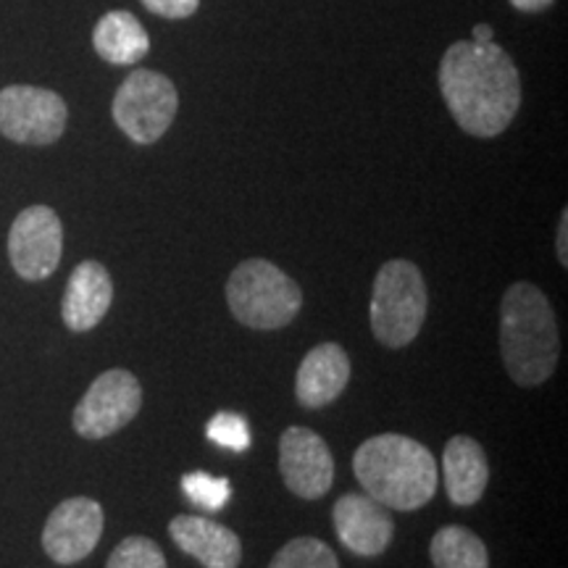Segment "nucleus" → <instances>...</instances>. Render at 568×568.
<instances>
[{
	"label": "nucleus",
	"instance_id": "obj_20",
	"mask_svg": "<svg viewBox=\"0 0 568 568\" xmlns=\"http://www.w3.org/2000/svg\"><path fill=\"white\" fill-rule=\"evenodd\" d=\"M105 568H169L163 550L153 542L151 537H126L111 552Z\"/></svg>",
	"mask_w": 568,
	"mask_h": 568
},
{
	"label": "nucleus",
	"instance_id": "obj_23",
	"mask_svg": "<svg viewBox=\"0 0 568 568\" xmlns=\"http://www.w3.org/2000/svg\"><path fill=\"white\" fill-rule=\"evenodd\" d=\"M148 11L161 19H187L193 17L201 0H140Z\"/></svg>",
	"mask_w": 568,
	"mask_h": 568
},
{
	"label": "nucleus",
	"instance_id": "obj_25",
	"mask_svg": "<svg viewBox=\"0 0 568 568\" xmlns=\"http://www.w3.org/2000/svg\"><path fill=\"white\" fill-rule=\"evenodd\" d=\"M510 6L524 13H539V11L550 9L552 0H510Z\"/></svg>",
	"mask_w": 568,
	"mask_h": 568
},
{
	"label": "nucleus",
	"instance_id": "obj_7",
	"mask_svg": "<svg viewBox=\"0 0 568 568\" xmlns=\"http://www.w3.org/2000/svg\"><path fill=\"white\" fill-rule=\"evenodd\" d=\"M69 109L59 92L32 84L0 90V134L19 145H53L67 130Z\"/></svg>",
	"mask_w": 568,
	"mask_h": 568
},
{
	"label": "nucleus",
	"instance_id": "obj_11",
	"mask_svg": "<svg viewBox=\"0 0 568 568\" xmlns=\"http://www.w3.org/2000/svg\"><path fill=\"white\" fill-rule=\"evenodd\" d=\"M280 474L303 500H318L335 481V458L322 435L308 426H290L280 439Z\"/></svg>",
	"mask_w": 568,
	"mask_h": 568
},
{
	"label": "nucleus",
	"instance_id": "obj_22",
	"mask_svg": "<svg viewBox=\"0 0 568 568\" xmlns=\"http://www.w3.org/2000/svg\"><path fill=\"white\" fill-rule=\"evenodd\" d=\"M205 435H209L211 443L230 447V450H247L251 445V429H247V422L240 414H230V410H222L216 414L205 426Z\"/></svg>",
	"mask_w": 568,
	"mask_h": 568
},
{
	"label": "nucleus",
	"instance_id": "obj_15",
	"mask_svg": "<svg viewBox=\"0 0 568 568\" xmlns=\"http://www.w3.org/2000/svg\"><path fill=\"white\" fill-rule=\"evenodd\" d=\"M174 545L203 568H237L243 560L240 537L224 524L203 516H176L169 524Z\"/></svg>",
	"mask_w": 568,
	"mask_h": 568
},
{
	"label": "nucleus",
	"instance_id": "obj_18",
	"mask_svg": "<svg viewBox=\"0 0 568 568\" xmlns=\"http://www.w3.org/2000/svg\"><path fill=\"white\" fill-rule=\"evenodd\" d=\"M429 556L435 568H489L487 545L458 524L443 527L432 537Z\"/></svg>",
	"mask_w": 568,
	"mask_h": 568
},
{
	"label": "nucleus",
	"instance_id": "obj_4",
	"mask_svg": "<svg viewBox=\"0 0 568 568\" xmlns=\"http://www.w3.org/2000/svg\"><path fill=\"white\" fill-rule=\"evenodd\" d=\"M226 303L240 324L258 332L287 326L303 308V293L293 276L266 258L243 261L226 282Z\"/></svg>",
	"mask_w": 568,
	"mask_h": 568
},
{
	"label": "nucleus",
	"instance_id": "obj_1",
	"mask_svg": "<svg viewBox=\"0 0 568 568\" xmlns=\"http://www.w3.org/2000/svg\"><path fill=\"white\" fill-rule=\"evenodd\" d=\"M439 90L460 130L474 138L506 132L521 105L516 63L495 42H453L439 61Z\"/></svg>",
	"mask_w": 568,
	"mask_h": 568
},
{
	"label": "nucleus",
	"instance_id": "obj_9",
	"mask_svg": "<svg viewBox=\"0 0 568 568\" xmlns=\"http://www.w3.org/2000/svg\"><path fill=\"white\" fill-rule=\"evenodd\" d=\"M63 226L48 205H30L13 219L9 232V258L13 272L27 282L48 280L61 264Z\"/></svg>",
	"mask_w": 568,
	"mask_h": 568
},
{
	"label": "nucleus",
	"instance_id": "obj_12",
	"mask_svg": "<svg viewBox=\"0 0 568 568\" xmlns=\"http://www.w3.org/2000/svg\"><path fill=\"white\" fill-rule=\"evenodd\" d=\"M332 521H335L339 542L358 558L382 556L395 535L389 508L366 493H347L339 497L332 508Z\"/></svg>",
	"mask_w": 568,
	"mask_h": 568
},
{
	"label": "nucleus",
	"instance_id": "obj_21",
	"mask_svg": "<svg viewBox=\"0 0 568 568\" xmlns=\"http://www.w3.org/2000/svg\"><path fill=\"white\" fill-rule=\"evenodd\" d=\"M182 489L195 506L205 510H222L232 495L230 479L211 477L205 471H190L182 477Z\"/></svg>",
	"mask_w": 568,
	"mask_h": 568
},
{
	"label": "nucleus",
	"instance_id": "obj_14",
	"mask_svg": "<svg viewBox=\"0 0 568 568\" xmlns=\"http://www.w3.org/2000/svg\"><path fill=\"white\" fill-rule=\"evenodd\" d=\"M113 301V282L109 268L98 261H82L69 276L61 301L63 324L71 332H90L103 322Z\"/></svg>",
	"mask_w": 568,
	"mask_h": 568
},
{
	"label": "nucleus",
	"instance_id": "obj_16",
	"mask_svg": "<svg viewBox=\"0 0 568 568\" xmlns=\"http://www.w3.org/2000/svg\"><path fill=\"white\" fill-rule=\"evenodd\" d=\"M443 474L447 497H450L453 506H477L489 481L485 447L477 439L464 435L447 439L443 453Z\"/></svg>",
	"mask_w": 568,
	"mask_h": 568
},
{
	"label": "nucleus",
	"instance_id": "obj_2",
	"mask_svg": "<svg viewBox=\"0 0 568 568\" xmlns=\"http://www.w3.org/2000/svg\"><path fill=\"white\" fill-rule=\"evenodd\" d=\"M500 353L518 387L548 382L558 366L560 335L548 295L531 282L510 284L500 303Z\"/></svg>",
	"mask_w": 568,
	"mask_h": 568
},
{
	"label": "nucleus",
	"instance_id": "obj_17",
	"mask_svg": "<svg viewBox=\"0 0 568 568\" xmlns=\"http://www.w3.org/2000/svg\"><path fill=\"white\" fill-rule=\"evenodd\" d=\"M92 45L105 63L132 67L151 51V38L130 11H109L92 30Z\"/></svg>",
	"mask_w": 568,
	"mask_h": 568
},
{
	"label": "nucleus",
	"instance_id": "obj_8",
	"mask_svg": "<svg viewBox=\"0 0 568 568\" xmlns=\"http://www.w3.org/2000/svg\"><path fill=\"white\" fill-rule=\"evenodd\" d=\"M142 406V387L138 376L126 368H109L92 382L82 400L77 403L74 432L84 439H103L124 429Z\"/></svg>",
	"mask_w": 568,
	"mask_h": 568
},
{
	"label": "nucleus",
	"instance_id": "obj_19",
	"mask_svg": "<svg viewBox=\"0 0 568 568\" xmlns=\"http://www.w3.org/2000/svg\"><path fill=\"white\" fill-rule=\"evenodd\" d=\"M268 568H339V560L322 539L295 537L282 550H276Z\"/></svg>",
	"mask_w": 568,
	"mask_h": 568
},
{
	"label": "nucleus",
	"instance_id": "obj_6",
	"mask_svg": "<svg viewBox=\"0 0 568 568\" xmlns=\"http://www.w3.org/2000/svg\"><path fill=\"white\" fill-rule=\"evenodd\" d=\"M180 95L169 77L151 69H134L113 95V122L138 145H153L172 126Z\"/></svg>",
	"mask_w": 568,
	"mask_h": 568
},
{
	"label": "nucleus",
	"instance_id": "obj_24",
	"mask_svg": "<svg viewBox=\"0 0 568 568\" xmlns=\"http://www.w3.org/2000/svg\"><path fill=\"white\" fill-rule=\"evenodd\" d=\"M556 251L560 266H568V211L564 209L558 222V237H556Z\"/></svg>",
	"mask_w": 568,
	"mask_h": 568
},
{
	"label": "nucleus",
	"instance_id": "obj_10",
	"mask_svg": "<svg viewBox=\"0 0 568 568\" xmlns=\"http://www.w3.org/2000/svg\"><path fill=\"white\" fill-rule=\"evenodd\" d=\"M103 508L92 497H69L53 508L42 529V550L61 566H74L98 548L103 535Z\"/></svg>",
	"mask_w": 568,
	"mask_h": 568
},
{
	"label": "nucleus",
	"instance_id": "obj_26",
	"mask_svg": "<svg viewBox=\"0 0 568 568\" xmlns=\"http://www.w3.org/2000/svg\"><path fill=\"white\" fill-rule=\"evenodd\" d=\"M493 38H495V34H493V27H489V24H477V27H474V40L471 42L487 45V42H495Z\"/></svg>",
	"mask_w": 568,
	"mask_h": 568
},
{
	"label": "nucleus",
	"instance_id": "obj_5",
	"mask_svg": "<svg viewBox=\"0 0 568 568\" xmlns=\"http://www.w3.org/2000/svg\"><path fill=\"white\" fill-rule=\"evenodd\" d=\"M429 293L424 274L406 258H393L379 268L372 290V332L382 345L406 347L414 343L426 322Z\"/></svg>",
	"mask_w": 568,
	"mask_h": 568
},
{
	"label": "nucleus",
	"instance_id": "obj_3",
	"mask_svg": "<svg viewBox=\"0 0 568 568\" xmlns=\"http://www.w3.org/2000/svg\"><path fill=\"white\" fill-rule=\"evenodd\" d=\"M353 471L366 495L389 510H418L437 493L429 447L406 435H376L355 450Z\"/></svg>",
	"mask_w": 568,
	"mask_h": 568
},
{
	"label": "nucleus",
	"instance_id": "obj_13",
	"mask_svg": "<svg viewBox=\"0 0 568 568\" xmlns=\"http://www.w3.org/2000/svg\"><path fill=\"white\" fill-rule=\"evenodd\" d=\"M351 382V358L337 343H322L305 353L297 366L295 395L303 408H324L345 393Z\"/></svg>",
	"mask_w": 568,
	"mask_h": 568
}]
</instances>
